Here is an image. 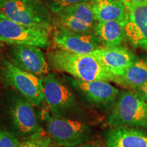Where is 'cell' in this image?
<instances>
[{
  "mask_svg": "<svg viewBox=\"0 0 147 147\" xmlns=\"http://www.w3.org/2000/svg\"><path fill=\"white\" fill-rule=\"evenodd\" d=\"M36 108L14 89L5 91L0 96V121L21 141L44 128Z\"/></svg>",
  "mask_w": 147,
  "mask_h": 147,
  "instance_id": "6da1fadb",
  "label": "cell"
},
{
  "mask_svg": "<svg viewBox=\"0 0 147 147\" xmlns=\"http://www.w3.org/2000/svg\"><path fill=\"white\" fill-rule=\"evenodd\" d=\"M47 61L55 70L67 73L84 81L115 80V77L93 54H75L58 49L48 53Z\"/></svg>",
  "mask_w": 147,
  "mask_h": 147,
  "instance_id": "7a4b0ae2",
  "label": "cell"
},
{
  "mask_svg": "<svg viewBox=\"0 0 147 147\" xmlns=\"http://www.w3.org/2000/svg\"><path fill=\"white\" fill-rule=\"evenodd\" d=\"M45 104L51 115L61 119L84 121V111L77 94L55 74L42 77Z\"/></svg>",
  "mask_w": 147,
  "mask_h": 147,
  "instance_id": "3957f363",
  "label": "cell"
},
{
  "mask_svg": "<svg viewBox=\"0 0 147 147\" xmlns=\"http://www.w3.org/2000/svg\"><path fill=\"white\" fill-rule=\"evenodd\" d=\"M42 117L45 129L55 146L76 147L92 139L91 127L84 121L58 118L48 110L42 112Z\"/></svg>",
  "mask_w": 147,
  "mask_h": 147,
  "instance_id": "277c9868",
  "label": "cell"
},
{
  "mask_svg": "<svg viewBox=\"0 0 147 147\" xmlns=\"http://www.w3.org/2000/svg\"><path fill=\"white\" fill-rule=\"evenodd\" d=\"M0 14L26 27L48 32L53 25L51 12L42 0H3Z\"/></svg>",
  "mask_w": 147,
  "mask_h": 147,
  "instance_id": "5b68a950",
  "label": "cell"
},
{
  "mask_svg": "<svg viewBox=\"0 0 147 147\" xmlns=\"http://www.w3.org/2000/svg\"><path fill=\"white\" fill-rule=\"evenodd\" d=\"M107 122L111 127H147V102L133 91L119 92Z\"/></svg>",
  "mask_w": 147,
  "mask_h": 147,
  "instance_id": "8992f818",
  "label": "cell"
},
{
  "mask_svg": "<svg viewBox=\"0 0 147 147\" xmlns=\"http://www.w3.org/2000/svg\"><path fill=\"white\" fill-rule=\"evenodd\" d=\"M0 65V74L7 85L18 92L35 107L45 104L42 78L23 70L10 60L2 59Z\"/></svg>",
  "mask_w": 147,
  "mask_h": 147,
  "instance_id": "52a82bcc",
  "label": "cell"
},
{
  "mask_svg": "<svg viewBox=\"0 0 147 147\" xmlns=\"http://www.w3.org/2000/svg\"><path fill=\"white\" fill-rule=\"evenodd\" d=\"M0 42L12 45H31L45 49L49 47V32L26 27L0 14Z\"/></svg>",
  "mask_w": 147,
  "mask_h": 147,
  "instance_id": "ba28073f",
  "label": "cell"
},
{
  "mask_svg": "<svg viewBox=\"0 0 147 147\" xmlns=\"http://www.w3.org/2000/svg\"><path fill=\"white\" fill-rule=\"evenodd\" d=\"M63 78L77 95L96 107H106L115 104L120 92L108 82L84 81L71 76H65Z\"/></svg>",
  "mask_w": 147,
  "mask_h": 147,
  "instance_id": "9c48e42d",
  "label": "cell"
},
{
  "mask_svg": "<svg viewBox=\"0 0 147 147\" xmlns=\"http://www.w3.org/2000/svg\"><path fill=\"white\" fill-rule=\"evenodd\" d=\"M97 22L90 1L69 7L53 18V25L56 29L78 33H93Z\"/></svg>",
  "mask_w": 147,
  "mask_h": 147,
  "instance_id": "30bf717a",
  "label": "cell"
},
{
  "mask_svg": "<svg viewBox=\"0 0 147 147\" xmlns=\"http://www.w3.org/2000/svg\"><path fill=\"white\" fill-rule=\"evenodd\" d=\"M40 48L31 45H12L9 58L14 65L38 77L49 74V64Z\"/></svg>",
  "mask_w": 147,
  "mask_h": 147,
  "instance_id": "8fae6325",
  "label": "cell"
},
{
  "mask_svg": "<svg viewBox=\"0 0 147 147\" xmlns=\"http://www.w3.org/2000/svg\"><path fill=\"white\" fill-rule=\"evenodd\" d=\"M53 41L59 49L80 55H90L104 47L93 33H78L65 29H56Z\"/></svg>",
  "mask_w": 147,
  "mask_h": 147,
  "instance_id": "7c38bea8",
  "label": "cell"
},
{
  "mask_svg": "<svg viewBox=\"0 0 147 147\" xmlns=\"http://www.w3.org/2000/svg\"><path fill=\"white\" fill-rule=\"evenodd\" d=\"M125 37L132 47L147 51V1L126 7Z\"/></svg>",
  "mask_w": 147,
  "mask_h": 147,
  "instance_id": "4fadbf2b",
  "label": "cell"
},
{
  "mask_svg": "<svg viewBox=\"0 0 147 147\" xmlns=\"http://www.w3.org/2000/svg\"><path fill=\"white\" fill-rule=\"evenodd\" d=\"M92 54L100 60L104 67L115 78L121 76L136 59L131 51L121 46L117 47H104Z\"/></svg>",
  "mask_w": 147,
  "mask_h": 147,
  "instance_id": "5bb4252c",
  "label": "cell"
},
{
  "mask_svg": "<svg viewBox=\"0 0 147 147\" xmlns=\"http://www.w3.org/2000/svg\"><path fill=\"white\" fill-rule=\"evenodd\" d=\"M106 147H147V130L131 127H111L106 132Z\"/></svg>",
  "mask_w": 147,
  "mask_h": 147,
  "instance_id": "9a60e30c",
  "label": "cell"
},
{
  "mask_svg": "<svg viewBox=\"0 0 147 147\" xmlns=\"http://www.w3.org/2000/svg\"><path fill=\"white\" fill-rule=\"evenodd\" d=\"M93 34L102 42L104 47H120L125 37V21L97 22Z\"/></svg>",
  "mask_w": 147,
  "mask_h": 147,
  "instance_id": "2e32d148",
  "label": "cell"
},
{
  "mask_svg": "<svg viewBox=\"0 0 147 147\" xmlns=\"http://www.w3.org/2000/svg\"><path fill=\"white\" fill-rule=\"evenodd\" d=\"M90 3L97 22L125 20V7L119 0H91Z\"/></svg>",
  "mask_w": 147,
  "mask_h": 147,
  "instance_id": "e0dca14e",
  "label": "cell"
},
{
  "mask_svg": "<svg viewBox=\"0 0 147 147\" xmlns=\"http://www.w3.org/2000/svg\"><path fill=\"white\" fill-rule=\"evenodd\" d=\"M115 82L134 90L142 87L147 82V61L136 59L121 76L115 78Z\"/></svg>",
  "mask_w": 147,
  "mask_h": 147,
  "instance_id": "ac0fdd59",
  "label": "cell"
},
{
  "mask_svg": "<svg viewBox=\"0 0 147 147\" xmlns=\"http://www.w3.org/2000/svg\"><path fill=\"white\" fill-rule=\"evenodd\" d=\"M52 144V140L44 127L29 137L21 140L19 147H51Z\"/></svg>",
  "mask_w": 147,
  "mask_h": 147,
  "instance_id": "d6986e66",
  "label": "cell"
},
{
  "mask_svg": "<svg viewBox=\"0 0 147 147\" xmlns=\"http://www.w3.org/2000/svg\"><path fill=\"white\" fill-rule=\"evenodd\" d=\"M91 0H43L51 12L54 14H57L72 5L89 2Z\"/></svg>",
  "mask_w": 147,
  "mask_h": 147,
  "instance_id": "ffe728a7",
  "label": "cell"
},
{
  "mask_svg": "<svg viewBox=\"0 0 147 147\" xmlns=\"http://www.w3.org/2000/svg\"><path fill=\"white\" fill-rule=\"evenodd\" d=\"M21 140L9 131L0 121V147H19Z\"/></svg>",
  "mask_w": 147,
  "mask_h": 147,
  "instance_id": "44dd1931",
  "label": "cell"
},
{
  "mask_svg": "<svg viewBox=\"0 0 147 147\" xmlns=\"http://www.w3.org/2000/svg\"><path fill=\"white\" fill-rule=\"evenodd\" d=\"M135 91L142 100L147 102V82L142 87L135 89Z\"/></svg>",
  "mask_w": 147,
  "mask_h": 147,
  "instance_id": "7402d4cb",
  "label": "cell"
},
{
  "mask_svg": "<svg viewBox=\"0 0 147 147\" xmlns=\"http://www.w3.org/2000/svg\"><path fill=\"white\" fill-rule=\"evenodd\" d=\"M119 1L123 3L125 7L126 8V7L131 6V5L139 4V3L145 2L147 0H119Z\"/></svg>",
  "mask_w": 147,
  "mask_h": 147,
  "instance_id": "603a6c76",
  "label": "cell"
},
{
  "mask_svg": "<svg viewBox=\"0 0 147 147\" xmlns=\"http://www.w3.org/2000/svg\"><path fill=\"white\" fill-rule=\"evenodd\" d=\"M76 147H106V146H104L101 143L97 142H89L87 143H84L81 145H79L78 146Z\"/></svg>",
  "mask_w": 147,
  "mask_h": 147,
  "instance_id": "cb8c5ba5",
  "label": "cell"
},
{
  "mask_svg": "<svg viewBox=\"0 0 147 147\" xmlns=\"http://www.w3.org/2000/svg\"><path fill=\"white\" fill-rule=\"evenodd\" d=\"M2 1H3V0H0V8H1V3H2Z\"/></svg>",
  "mask_w": 147,
  "mask_h": 147,
  "instance_id": "d4e9b609",
  "label": "cell"
},
{
  "mask_svg": "<svg viewBox=\"0 0 147 147\" xmlns=\"http://www.w3.org/2000/svg\"><path fill=\"white\" fill-rule=\"evenodd\" d=\"M51 147H61V146H55V145H53V144L51 145Z\"/></svg>",
  "mask_w": 147,
  "mask_h": 147,
  "instance_id": "484cf974",
  "label": "cell"
},
{
  "mask_svg": "<svg viewBox=\"0 0 147 147\" xmlns=\"http://www.w3.org/2000/svg\"><path fill=\"white\" fill-rule=\"evenodd\" d=\"M0 47H1V45H0Z\"/></svg>",
  "mask_w": 147,
  "mask_h": 147,
  "instance_id": "4316f807",
  "label": "cell"
}]
</instances>
